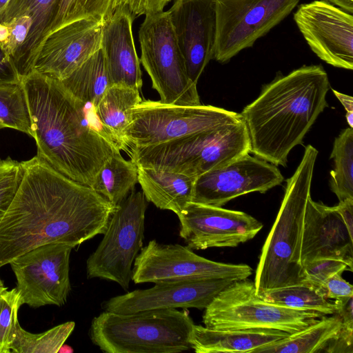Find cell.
Segmentation results:
<instances>
[{
	"label": "cell",
	"mask_w": 353,
	"mask_h": 353,
	"mask_svg": "<svg viewBox=\"0 0 353 353\" xmlns=\"http://www.w3.org/2000/svg\"><path fill=\"white\" fill-rule=\"evenodd\" d=\"M31 26L32 19L28 14L0 23V46L12 59L25 43Z\"/></svg>",
	"instance_id": "e575fe53"
},
{
	"label": "cell",
	"mask_w": 353,
	"mask_h": 353,
	"mask_svg": "<svg viewBox=\"0 0 353 353\" xmlns=\"http://www.w3.org/2000/svg\"><path fill=\"white\" fill-rule=\"evenodd\" d=\"M323 316L268 302L247 278L234 281L213 299L205 309L203 323L214 330H274L292 334Z\"/></svg>",
	"instance_id": "52a82bcc"
},
{
	"label": "cell",
	"mask_w": 353,
	"mask_h": 353,
	"mask_svg": "<svg viewBox=\"0 0 353 353\" xmlns=\"http://www.w3.org/2000/svg\"><path fill=\"white\" fill-rule=\"evenodd\" d=\"M330 4L341 9L342 10L352 14L353 0H325Z\"/></svg>",
	"instance_id": "ee69618b"
},
{
	"label": "cell",
	"mask_w": 353,
	"mask_h": 353,
	"mask_svg": "<svg viewBox=\"0 0 353 353\" xmlns=\"http://www.w3.org/2000/svg\"><path fill=\"white\" fill-rule=\"evenodd\" d=\"M188 75L195 84L213 59L216 38L215 0H175L168 11Z\"/></svg>",
	"instance_id": "d6986e66"
},
{
	"label": "cell",
	"mask_w": 353,
	"mask_h": 353,
	"mask_svg": "<svg viewBox=\"0 0 353 353\" xmlns=\"http://www.w3.org/2000/svg\"><path fill=\"white\" fill-rule=\"evenodd\" d=\"M103 23L85 18L55 30L44 41L32 70L63 81L101 48Z\"/></svg>",
	"instance_id": "ac0fdd59"
},
{
	"label": "cell",
	"mask_w": 353,
	"mask_h": 353,
	"mask_svg": "<svg viewBox=\"0 0 353 353\" xmlns=\"http://www.w3.org/2000/svg\"><path fill=\"white\" fill-rule=\"evenodd\" d=\"M332 91L338 99L345 108L346 112H353V98L332 89Z\"/></svg>",
	"instance_id": "7bdbcfd3"
},
{
	"label": "cell",
	"mask_w": 353,
	"mask_h": 353,
	"mask_svg": "<svg viewBox=\"0 0 353 353\" xmlns=\"http://www.w3.org/2000/svg\"><path fill=\"white\" fill-rule=\"evenodd\" d=\"M61 0H12L2 22L28 14L32 26L28 38L13 59L21 79L33 70L41 46L48 35ZM1 22V23H2Z\"/></svg>",
	"instance_id": "7402d4cb"
},
{
	"label": "cell",
	"mask_w": 353,
	"mask_h": 353,
	"mask_svg": "<svg viewBox=\"0 0 353 353\" xmlns=\"http://www.w3.org/2000/svg\"><path fill=\"white\" fill-rule=\"evenodd\" d=\"M22 175L20 162L10 157L0 159V221L15 196Z\"/></svg>",
	"instance_id": "d590c367"
},
{
	"label": "cell",
	"mask_w": 353,
	"mask_h": 353,
	"mask_svg": "<svg viewBox=\"0 0 353 353\" xmlns=\"http://www.w3.org/2000/svg\"><path fill=\"white\" fill-rule=\"evenodd\" d=\"M73 248L59 243L37 247L12 260L23 304L34 308L63 305L71 290L70 256Z\"/></svg>",
	"instance_id": "4fadbf2b"
},
{
	"label": "cell",
	"mask_w": 353,
	"mask_h": 353,
	"mask_svg": "<svg viewBox=\"0 0 353 353\" xmlns=\"http://www.w3.org/2000/svg\"><path fill=\"white\" fill-rule=\"evenodd\" d=\"M335 207L341 216L350 234L353 236V199L341 201Z\"/></svg>",
	"instance_id": "b9f144b4"
},
{
	"label": "cell",
	"mask_w": 353,
	"mask_h": 353,
	"mask_svg": "<svg viewBox=\"0 0 353 353\" xmlns=\"http://www.w3.org/2000/svg\"><path fill=\"white\" fill-rule=\"evenodd\" d=\"M233 281L210 279L156 283L151 288L136 290L112 297L103 303V308L118 314L161 309L205 310Z\"/></svg>",
	"instance_id": "e0dca14e"
},
{
	"label": "cell",
	"mask_w": 353,
	"mask_h": 353,
	"mask_svg": "<svg viewBox=\"0 0 353 353\" xmlns=\"http://www.w3.org/2000/svg\"><path fill=\"white\" fill-rule=\"evenodd\" d=\"M330 158V189L339 201L353 199V130L347 128L335 138Z\"/></svg>",
	"instance_id": "f546056e"
},
{
	"label": "cell",
	"mask_w": 353,
	"mask_h": 353,
	"mask_svg": "<svg viewBox=\"0 0 353 353\" xmlns=\"http://www.w3.org/2000/svg\"><path fill=\"white\" fill-rule=\"evenodd\" d=\"M126 152L138 167L196 178L249 154L250 140L242 119L215 129L155 145L129 146Z\"/></svg>",
	"instance_id": "8992f818"
},
{
	"label": "cell",
	"mask_w": 353,
	"mask_h": 353,
	"mask_svg": "<svg viewBox=\"0 0 353 353\" xmlns=\"http://www.w3.org/2000/svg\"><path fill=\"white\" fill-rule=\"evenodd\" d=\"M345 270L350 271L348 266L342 261L316 259L303 266L302 283L319 290L325 294L323 286L326 281L335 274H342Z\"/></svg>",
	"instance_id": "8d00e7d4"
},
{
	"label": "cell",
	"mask_w": 353,
	"mask_h": 353,
	"mask_svg": "<svg viewBox=\"0 0 353 353\" xmlns=\"http://www.w3.org/2000/svg\"><path fill=\"white\" fill-rule=\"evenodd\" d=\"M60 81L76 98L96 108L105 91L112 85L101 48Z\"/></svg>",
	"instance_id": "4316f807"
},
{
	"label": "cell",
	"mask_w": 353,
	"mask_h": 353,
	"mask_svg": "<svg viewBox=\"0 0 353 353\" xmlns=\"http://www.w3.org/2000/svg\"><path fill=\"white\" fill-rule=\"evenodd\" d=\"M12 0H0V23L3 21L6 10Z\"/></svg>",
	"instance_id": "f6af8a7d"
},
{
	"label": "cell",
	"mask_w": 353,
	"mask_h": 353,
	"mask_svg": "<svg viewBox=\"0 0 353 353\" xmlns=\"http://www.w3.org/2000/svg\"><path fill=\"white\" fill-rule=\"evenodd\" d=\"M321 65H303L279 74L241 113L250 152L274 165L286 166L290 152L303 140L327 106L330 89Z\"/></svg>",
	"instance_id": "3957f363"
},
{
	"label": "cell",
	"mask_w": 353,
	"mask_h": 353,
	"mask_svg": "<svg viewBox=\"0 0 353 353\" xmlns=\"http://www.w3.org/2000/svg\"><path fill=\"white\" fill-rule=\"evenodd\" d=\"M300 0H215L214 60L225 63L252 47L283 21Z\"/></svg>",
	"instance_id": "8fae6325"
},
{
	"label": "cell",
	"mask_w": 353,
	"mask_h": 353,
	"mask_svg": "<svg viewBox=\"0 0 353 353\" xmlns=\"http://www.w3.org/2000/svg\"><path fill=\"white\" fill-rule=\"evenodd\" d=\"M177 216L180 236L196 250L237 247L252 239L263 227L244 212L192 201Z\"/></svg>",
	"instance_id": "5bb4252c"
},
{
	"label": "cell",
	"mask_w": 353,
	"mask_h": 353,
	"mask_svg": "<svg viewBox=\"0 0 353 353\" xmlns=\"http://www.w3.org/2000/svg\"><path fill=\"white\" fill-rule=\"evenodd\" d=\"M137 168L142 192L157 208L177 215L192 201L196 178L152 168Z\"/></svg>",
	"instance_id": "cb8c5ba5"
},
{
	"label": "cell",
	"mask_w": 353,
	"mask_h": 353,
	"mask_svg": "<svg viewBox=\"0 0 353 353\" xmlns=\"http://www.w3.org/2000/svg\"><path fill=\"white\" fill-rule=\"evenodd\" d=\"M114 3L115 0H61L48 35L79 19L94 18L105 21L114 12Z\"/></svg>",
	"instance_id": "d6a6232c"
},
{
	"label": "cell",
	"mask_w": 353,
	"mask_h": 353,
	"mask_svg": "<svg viewBox=\"0 0 353 353\" xmlns=\"http://www.w3.org/2000/svg\"><path fill=\"white\" fill-rule=\"evenodd\" d=\"M283 179L276 165L248 154L197 176L192 201L221 207L250 192L265 193Z\"/></svg>",
	"instance_id": "2e32d148"
},
{
	"label": "cell",
	"mask_w": 353,
	"mask_h": 353,
	"mask_svg": "<svg viewBox=\"0 0 353 353\" xmlns=\"http://www.w3.org/2000/svg\"><path fill=\"white\" fill-rule=\"evenodd\" d=\"M341 329V320L334 314L320 318L305 329L290 334L279 341L263 346L253 353H312L327 352L337 339Z\"/></svg>",
	"instance_id": "d4e9b609"
},
{
	"label": "cell",
	"mask_w": 353,
	"mask_h": 353,
	"mask_svg": "<svg viewBox=\"0 0 353 353\" xmlns=\"http://www.w3.org/2000/svg\"><path fill=\"white\" fill-rule=\"evenodd\" d=\"M335 312L341 320V326L353 330V296L335 299L334 303Z\"/></svg>",
	"instance_id": "60d3db41"
},
{
	"label": "cell",
	"mask_w": 353,
	"mask_h": 353,
	"mask_svg": "<svg viewBox=\"0 0 353 353\" xmlns=\"http://www.w3.org/2000/svg\"><path fill=\"white\" fill-rule=\"evenodd\" d=\"M137 183V165L117 151L101 168L92 188L116 206L134 190Z\"/></svg>",
	"instance_id": "83f0119b"
},
{
	"label": "cell",
	"mask_w": 353,
	"mask_h": 353,
	"mask_svg": "<svg viewBox=\"0 0 353 353\" xmlns=\"http://www.w3.org/2000/svg\"><path fill=\"white\" fill-rule=\"evenodd\" d=\"M21 83L37 156L69 179L92 188L103 165L121 151L96 108L76 98L60 81L34 70Z\"/></svg>",
	"instance_id": "7a4b0ae2"
},
{
	"label": "cell",
	"mask_w": 353,
	"mask_h": 353,
	"mask_svg": "<svg viewBox=\"0 0 353 353\" xmlns=\"http://www.w3.org/2000/svg\"><path fill=\"white\" fill-rule=\"evenodd\" d=\"M317 155L318 150L307 145L295 172L287 180L282 203L256 270L254 282L259 295L303 282L301 249L304 214Z\"/></svg>",
	"instance_id": "277c9868"
},
{
	"label": "cell",
	"mask_w": 353,
	"mask_h": 353,
	"mask_svg": "<svg viewBox=\"0 0 353 353\" xmlns=\"http://www.w3.org/2000/svg\"><path fill=\"white\" fill-rule=\"evenodd\" d=\"M21 81L13 59L0 46V84L19 83Z\"/></svg>",
	"instance_id": "ab89813d"
},
{
	"label": "cell",
	"mask_w": 353,
	"mask_h": 353,
	"mask_svg": "<svg viewBox=\"0 0 353 353\" xmlns=\"http://www.w3.org/2000/svg\"><path fill=\"white\" fill-rule=\"evenodd\" d=\"M294 21L311 50L334 67L353 69V15L325 0L301 4Z\"/></svg>",
	"instance_id": "9a60e30c"
},
{
	"label": "cell",
	"mask_w": 353,
	"mask_h": 353,
	"mask_svg": "<svg viewBox=\"0 0 353 353\" xmlns=\"http://www.w3.org/2000/svg\"><path fill=\"white\" fill-rule=\"evenodd\" d=\"M140 251L132 271V281L136 284L186 279L238 281L252 274L248 265L214 261L179 244H162L154 239Z\"/></svg>",
	"instance_id": "7c38bea8"
},
{
	"label": "cell",
	"mask_w": 353,
	"mask_h": 353,
	"mask_svg": "<svg viewBox=\"0 0 353 353\" xmlns=\"http://www.w3.org/2000/svg\"><path fill=\"white\" fill-rule=\"evenodd\" d=\"M23 305L17 288L10 290L0 277V353H10L18 327V312Z\"/></svg>",
	"instance_id": "836d02e7"
},
{
	"label": "cell",
	"mask_w": 353,
	"mask_h": 353,
	"mask_svg": "<svg viewBox=\"0 0 353 353\" xmlns=\"http://www.w3.org/2000/svg\"><path fill=\"white\" fill-rule=\"evenodd\" d=\"M20 163L21 183L0 221V268L42 245L74 248L104 234L116 206L37 155Z\"/></svg>",
	"instance_id": "6da1fadb"
},
{
	"label": "cell",
	"mask_w": 353,
	"mask_h": 353,
	"mask_svg": "<svg viewBox=\"0 0 353 353\" xmlns=\"http://www.w3.org/2000/svg\"><path fill=\"white\" fill-rule=\"evenodd\" d=\"M341 273L335 274L330 277L324 284L325 298L338 299L343 297L353 296V286L346 281Z\"/></svg>",
	"instance_id": "74e56055"
},
{
	"label": "cell",
	"mask_w": 353,
	"mask_h": 353,
	"mask_svg": "<svg viewBox=\"0 0 353 353\" xmlns=\"http://www.w3.org/2000/svg\"><path fill=\"white\" fill-rule=\"evenodd\" d=\"M241 119V114L212 105H179L142 100L131 110L124 142L127 148L149 146Z\"/></svg>",
	"instance_id": "9c48e42d"
},
{
	"label": "cell",
	"mask_w": 353,
	"mask_h": 353,
	"mask_svg": "<svg viewBox=\"0 0 353 353\" xmlns=\"http://www.w3.org/2000/svg\"><path fill=\"white\" fill-rule=\"evenodd\" d=\"M346 121L350 128H353V112H346L345 114Z\"/></svg>",
	"instance_id": "bcb514c9"
},
{
	"label": "cell",
	"mask_w": 353,
	"mask_h": 353,
	"mask_svg": "<svg viewBox=\"0 0 353 353\" xmlns=\"http://www.w3.org/2000/svg\"><path fill=\"white\" fill-rule=\"evenodd\" d=\"M128 0H115L114 10L119 8L126 6Z\"/></svg>",
	"instance_id": "7dc6e473"
},
{
	"label": "cell",
	"mask_w": 353,
	"mask_h": 353,
	"mask_svg": "<svg viewBox=\"0 0 353 353\" xmlns=\"http://www.w3.org/2000/svg\"><path fill=\"white\" fill-rule=\"evenodd\" d=\"M194 325L186 311L176 309L104 311L92 319L89 334L107 353H178L192 349Z\"/></svg>",
	"instance_id": "5b68a950"
},
{
	"label": "cell",
	"mask_w": 353,
	"mask_h": 353,
	"mask_svg": "<svg viewBox=\"0 0 353 353\" xmlns=\"http://www.w3.org/2000/svg\"><path fill=\"white\" fill-rule=\"evenodd\" d=\"M146 208L143 192L134 190L116 205L102 241L87 259L88 279L111 281L128 289L132 266L143 245Z\"/></svg>",
	"instance_id": "30bf717a"
},
{
	"label": "cell",
	"mask_w": 353,
	"mask_h": 353,
	"mask_svg": "<svg viewBox=\"0 0 353 353\" xmlns=\"http://www.w3.org/2000/svg\"><path fill=\"white\" fill-rule=\"evenodd\" d=\"M75 327L74 321L58 325L44 332L32 334L20 325L11 345L14 353H58Z\"/></svg>",
	"instance_id": "4dcf8cb0"
},
{
	"label": "cell",
	"mask_w": 353,
	"mask_h": 353,
	"mask_svg": "<svg viewBox=\"0 0 353 353\" xmlns=\"http://www.w3.org/2000/svg\"><path fill=\"white\" fill-rule=\"evenodd\" d=\"M353 236L336 207H330L309 197L304 214L301 263L316 259L342 261L353 270Z\"/></svg>",
	"instance_id": "ffe728a7"
},
{
	"label": "cell",
	"mask_w": 353,
	"mask_h": 353,
	"mask_svg": "<svg viewBox=\"0 0 353 353\" xmlns=\"http://www.w3.org/2000/svg\"><path fill=\"white\" fill-rule=\"evenodd\" d=\"M141 101L139 89L112 85L95 108L101 124L121 150H128L124 133L131 119L132 109Z\"/></svg>",
	"instance_id": "484cf974"
},
{
	"label": "cell",
	"mask_w": 353,
	"mask_h": 353,
	"mask_svg": "<svg viewBox=\"0 0 353 353\" xmlns=\"http://www.w3.org/2000/svg\"><path fill=\"white\" fill-rule=\"evenodd\" d=\"M171 0H128L126 6L134 17L163 11Z\"/></svg>",
	"instance_id": "f35d334b"
},
{
	"label": "cell",
	"mask_w": 353,
	"mask_h": 353,
	"mask_svg": "<svg viewBox=\"0 0 353 353\" xmlns=\"http://www.w3.org/2000/svg\"><path fill=\"white\" fill-rule=\"evenodd\" d=\"M72 351H73L72 349L70 346L65 345L63 344L59 350L58 353H59V352H72Z\"/></svg>",
	"instance_id": "c3c4849f"
},
{
	"label": "cell",
	"mask_w": 353,
	"mask_h": 353,
	"mask_svg": "<svg viewBox=\"0 0 353 353\" xmlns=\"http://www.w3.org/2000/svg\"><path fill=\"white\" fill-rule=\"evenodd\" d=\"M140 61L164 103L200 105L196 84L189 78L168 11L148 14L139 31Z\"/></svg>",
	"instance_id": "ba28073f"
},
{
	"label": "cell",
	"mask_w": 353,
	"mask_h": 353,
	"mask_svg": "<svg viewBox=\"0 0 353 353\" xmlns=\"http://www.w3.org/2000/svg\"><path fill=\"white\" fill-rule=\"evenodd\" d=\"M289 335L274 330H214L194 325L190 343L196 353H253Z\"/></svg>",
	"instance_id": "603a6c76"
},
{
	"label": "cell",
	"mask_w": 353,
	"mask_h": 353,
	"mask_svg": "<svg viewBox=\"0 0 353 353\" xmlns=\"http://www.w3.org/2000/svg\"><path fill=\"white\" fill-rule=\"evenodd\" d=\"M274 304L299 310H309L323 315L334 314V303L329 302L323 292L306 284L276 288L260 294Z\"/></svg>",
	"instance_id": "f1b7e54d"
},
{
	"label": "cell",
	"mask_w": 353,
	"mask_h": 353,
	"mask_svg": "<svg viewBox=\"0 0 353 353\" xmlns=\"http://www.w3.org/2000/svg\"><path fill=\"white\" fill-rule=\"evenodd\" d=\"M5 128L32 137L28 108L21 83L0 84V130Z\"/></svg>",
	"instance_id": "1f68e13d"
},
{
	"label": "cell",
	"mask_w": 353,
	"mask_h": 353,
	"mask_svg": "<svg viewBox=\"0 0 353 353\" xmlns=\"http://www.w3.org/2000/svg\"><path fill=\"white\" fill-rule=\"evenodd\" d=\"M134 19L127 6L114 10L103 21L101 48L111 85L140 90L142 72L132 35Z\"/></svg>",
	"instance_id": "44dd1931"
}]
</instances>
